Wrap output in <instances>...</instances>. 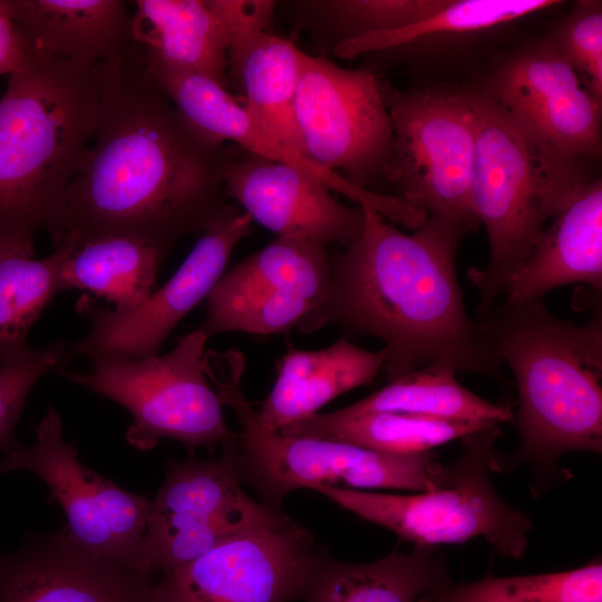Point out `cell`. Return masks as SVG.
<instances>
[{"label": "cell", "instance_id": "6da1fadb", "mask_svg": "<svg viewBox=\"0 0 602 602\" xmlns=\"http://www.w3.org/2000/svg\"><path fill=\"white\" fill-rule=\"evenodd\" d=\"M169 101L136 47L103 65L96 142L47 230L56 246L128 235L168 251L232 210L221 201L216 143Z\"/></svg>", "mask_w": 602, "mask_h": 602}, {"label": "cell", "instance_id": "7a4b0ae2", "mask_svg": "<svg viewBox=\"0 0 602 602\" xmlns=\"http://www.w3.org/2000/svg\"><path fill=\"white\" fill-rule=\"evenodd\" d=\"M362 210L359 237L331 258L329 291L299 330L334 324L382 341L389 381L427 366L502 380L503 363L467 313L457 276L460 241L475 225L429 214L408 234Z\"/></svg>", "mask_w": 602, "mask_h": 602}, {"label": "cell", "instance_id": "3957f363", "mask_svg": "<svg viewBox=\"0 0 602 602\" xmlns=\"http://www.w3.org/2000/svg\"><path fill=\"white\" fill-rule=\"evenodd\" d=\"M477 324L517 383L513 421L521 443L513 463L526 462L546 475L567 453L601 454V305L576 324L551 313L542 300H503L479 313Z\"/></svg>", "mask_w": 602, "mask_h": 602}, {"label": "cell", "instance_id": "277c9868", "mask_svg": "<svg viewBox=\"0 0 602 602\" xmlns=\"http://www.w3.org/2000/svg\"><path fill=\"white\" fill-rule=\"evenodd\" d=\"M103 65L42 55L0 98V247L33 255L96 135Z\"/></svg>", "mask_w": 602, "mask_h": 602}, {"label": "cell", "instance_id": "5b68a950", "mask_svg": "<svg viewBox=\"0 0 602 602\" xmlns=\"http://www.w3.org/2000/svg\"><path fill=\"white\" fill-rule=\"evenodd\" d=\"M459 91L476 132L472 210L489 244L486 268L472 266L467 273L483 313L503 294L545 223L594 178L583 161L562 155L477 85Z\"/></svg>", "mask_w": 602, "mask_h": 602}, {"label": "cell", "instance_id": "8992f818", "mask_svg": "<svg viewBox=\"0 0 602 602\" xmlns=\"http://www.w3.org/2000/svg\"><path fill=\"white\" fill-rule=\"evenodd\" d=\"M204 367L222 405L232 409L241 426L236 454L240 478L254 486L266 505L281 509L289 493L319 486L419 493L438 485L441 463L433 450L395 455L264 428L241 387L245 369L241 351L206 350Z\"/></svg>", "mask_w": 602, "mask_h": 602}, {"label": "cell", "instance_id": "52a82bcc", "mask_svg": "<svg viewBox=\"0 0 602 602\" xmlns=\"http://www.w3.org/2000/svg\"><path fill=\"white\" fill-rule=\"evenodd\" d=\"M498 423L462 438L463 450L441 464L439 483L410 495L319 486L313 491L414 546L463 544L482 537L499 555L522 559L533 523L508 505L491 482Z\"/></svg>", "mask_w": 602, "mask_h": 602}, {"label": "cell", "instance_id": "ba28073f", "mask_svg": "<svg viewBox=\"0 0 602 602\" xmlns=\"http://www.w3.org/2000/svg\"><path fill=\"white\" fill-rule=\"evenodd\" d=\"M206 341L196 329L165 355L101 359L90 372L65 376L129 411L133 421L125 437L136 449L151 450L162 438H172L190 455L200 447L213 453L237 446L239 435L229 429L224 406L205 372Z\"/></svg>", "mask_w": 602, "mask_h": 602}, {"label": "cell", "instance_id": "9c48e42d", "mask_svg": "<svg viewBox=\"0 0 602 602\" xmlns=\"http://www.w3.org/2000/svg\"><path fill=\"white\" fill-rule=\"evenodd\" d=\"M237 450L239 445L207 460H167L164 482L149 505L139 572L157 577L234 537L293 520L244 492Z\"/></svg>", "mask_w": 602, "mask_h": 602}, {"label": "cell", "instance_id": "30bf717a", "mask_svg": "<svg viewBox=\"0 0 602 602\" xmlns=\"http://www.w3.org/2000/svg\"><path fill=\"white\" fill-rule=\"evenodd\" d=\"M381 88L394 135L383 176L395 196L426 215H453L475 225V122L459 89Z\"/></svg>", "mask_w": 602, "mask_h": 602}, {"label": "cell", "instance_id": "8fae6325", "mask_svg": "<svg viewBox=\"0 0 602 602\" xmlns=\"http://www.w3.org/2000/svg\"><path fill=\"white\" fill-rule=\"evenodd\" d=\"M35 433L31 445L18 444L4 453L0 473L28 470L39 476L50 492L48 502L65 513L60 531L71 544L93 557L138 571L151 502L82 465L75 444L65 440L61 417L52 406Z\"/></svg>", "mask_w": 602, "mask_h": 602}, {"label": "cell", "instance_id": "7c38bea8", "mask_svg": "<svg viewBox=\"0 0 602 602\" xmlns=\"http://www.w3.org/2000/svg\"><path fill=\"white\" fill-rule=\"evenodd\" d=\"M293 113L309 159L363 188L383 174L394 135L373 74L301 51Z\"/></svg>", "mask_w": 602, "mask_h": 602}, {"label": "cell", "instance_id": "4fadbf2b", "mask_svg": "<svg viewBox=\"0 0 602 602\" xmlns=\"http://www.w3.org/2000/svg\"><path fill=\"white\" fill-rule=\"evenodd\" d=\"M251 225L246 213L229 211L203 232L172 278L133 308L116 310L88 298L79 301L77 309L90 322V330L69 347V355L86 357L93 362L158 355L176 324L207 298Z\"/></svg>", "mask_w": 602, "mask_h": 602}, {"label": "cell", "instance_id": "5bb4252c", "mask_svg": "<svg viewBox=\"0 0 602 602\" xmlns=\"http://www.w3.org/2000/svg\"><path fill=\"white\" fill-rule=\"evenodd\" d=\"M315 552L311 532L294 520L247 533L157 576L151 602H293Z\"/></svg>", "mask_w": 602, "mask_h": 602}, {"label": "cell", "instance_id": "9a60e30c", "mask_svg": "<svg viewBox=\"0 0 602 602\" xmlns=\"http://www.w3.org/2000/svg\"><path fill=\"white\" fill-rule=\"evenodd\" d=\"M477 86L565 157L600 155L601 103L547 38L499 58Z\"/></svg>", "mask_w": 602, "mask_h": 602}, {"label": "cell", "instance_id": "2e32d148", "mask_svg": "<svg viewBox=\"0 0 602 602\" xmlns=\"http://www.w3.org/2000/svg\"><path fill=\"white\" fill-rule=\"evenodd\" d=\"M145 67L185 120L211 142L232 140L253 156L289 165L368 207L394 224L414 227L419 213L398 197L358 186L328 171L270 134L217 82L188 71L144 61Z\"/></svg>", "mask_w": 602, "mask_h": 602}, {"label": "cell", "instance_id": "e0dca14e", "mask_svg": "<svg viewBox=\"0 0 602 602\" xmlns=\"http://www.w3.org/2000/svg\"><path fill=\"white\" fill-rule=\"evenodd\" d=\"M222 181L252 222L279 236L348 246L362 231V207L338 202L326 185L289 165L253 156L223 166Z\"/></svg>", "mask_w": 602, "mask_h": 602}, {"label": "cell", "instance_id": "ac0fdd59", "mask_svg": "<svg viewBox=\"0 0 602 602\" xmlns=\"http://www.w3.org/2000/svg\"><path fill=\"white\" fill-rule=\"evenodd\" d=\"M154 581L84 553L61 531L0 552V602H151Z\"/></svg>", "mask_w": 602, "mask_h": 602}, {"label": "cell", "instance_id": "d6986e66", "mask_svg": "<svg viewBox=\"0 0 602 602\" xmlns=\"http://www.w3.org/2000/svg\"><path fill=\"white\" fill-rule=\"evenodd\" d=\"M544 227L509 278L504 300H542L552 289L585 284L602 291V183L589 182Z\"/></svg>", "mask_w": 602, "mask_h": 602}, {"label": "cell", "instance_id": "ffe728a7", "mask_svg": "<svg viewBox=\"0 0 602 602\" xmlns=\"http://www.w3.org/2000/svg\"><path fill=\"white\" fill-rule=\"evenodd\" d=\"M20 31L45 56L82 66L127 58L132 13L119 0H8Z\"/></svg>", "mask_w": 602, "mask_h": 602}, {"label": "cell", "instance_id": "44dd1931", "mask_svg": "<svg viewBox=\"0 0 602 602\" xmlns=\"http://www.w3.org/2000/svg\"><path fill=\"white\" fill-rule=\"evenodd\" d=\"M385 350L360 348L346 338L318 350L290 348L276 380L256 410L264 428L280 431L319 412L328 402L371 382L383 369Z\"/></svg>", "mask_w": 602, "mask_h": 602}, {"label": "cell", "instance_id": "7402d4cb", "mask_svg": "<svg viewBox=\"0 0 602 602\" xmlns=\"http://www.w3.org/2000/svg\"><path fill=\"white\" fill-rule=\"evenodd\" d=\"M134 43L145 61L226 85L229 33L208 0H136Z\"/></svg>", "mask_w": 602, "mask_h": 602}, {"label": "cell", "instance_id": "603a6c76", "mask_svg": "<svg viewBox=\"0 0 602 602\" xmlns=\"http://www.w3.org/2000/svg\"><path fill=\"white\" fill-rule=\"evenodd\" d=\"M453 581L437 547L398 550L375 562L338 561L317 548L300 600L303 602H417Z\"/></svg>", "mask_w": 602, "mask_h": 602}, {"label": "cell", "instance_id": "cb8c5ba5", "mask_svg": "<svg viewBox=\"0 0 602 602\" xmlns=\"http://www.w3.org/2000/svg\"><path fill=\"white\" fill-rule=\"evenodd\" d=\"M167 252L151 241L128 235L74 242L61 269L62 289L89 291L116 310L133 308L153 292Z\"/></svg>", "mask_w": 602, "mask_h": 602}, {"label": "cell", "instance_id": "d4e9b609", "mask_svg": "<svg viewBox=\"0 0 602 602\" xmlns=\"http://www.w3.org/2000/svg\"><path fill=\"white\" fill-rule=\"evenodd\" d=\"M494 423L398 412L347 416L334 410L318 412L279 433L343 441L387 454L414 455L431 452L435 447L462 439Z\"/></svg>", "mask_w": 602, "mask_h": 602}, {"label": "cell", "instance_id": "484cf974", "mask_svg": "<svg viewBox=\"0 0 602 602\" xmlns=\"http://www.w3.org/2000/svg\"><path fill=\"white\" fill-rule=\"evenodd\" d=\"M300 56L291 41L266 30L230 48L229 64L241 76L249 113L275 138L304 155L293 113Z\"/></svg>", "mask_w": 602, "mask_h": 602}, {"label": "cell", "instance_id": "4316f807", "mask_svg": "<svg viewBox=\"0 0 602 602\" xmlns=\"http://www.w3.org/2000/svg\"><path fill=\"white\" fill-rule=\"evenodd\" d=\"M74 247L65 240L50 255L36 260L0 247V365L31 357L37 348L27 336L42 310L61 291V269Z\"/></svg>", "mask_w": 602, "mask_h": 602}, {"label": "cell", "instance_id": "83f0119b", "mask_svg": "<svg viewBox=\"0 0 602 602\" xmlns=\"http://www.w3.org/2000/svg\"><path fill=\"white\" fill-rule=\"evenodd\" d=\"M338 411L347 416L398 412L498 424L513 421L514 417L508 406L477 396L458 382L454 370L440 366L407 372Z\"/></svg>", "mask_w": 602, "mask_h": 602}, {"label": "cell", "instance_id": "f1b7e54d", "mask_svg": "<svg viewBox=\"0 0 602 602\" xmlns=\"http://www.w3.org/2000/svg\"><path fill=\"white\" fill-rule=\"evenodd\" d=\"M557 4H561V1L449 0L444 8L411 26L346 38L337 45L334 54L343 58H353L370 51L424 46L440 39L456 40L479 36Z\"/></svg>", "mask_w": 602, "mask_h": 602}, {"label": "cell", "instance_id": "f546056e", "mask_svg": "<svg viewBox=\"0 0 602 602\" xmlns=\"http://www.w3.org/2000/svg\"><path fill=\"white\" fill-rule=\"evenodd\" d=\"M331 256L314 241L279 236L224 272L210 294L230 297L262 290H291L320 303L331 283Z\"/></svg>", "mask_w": 602, "mask_h": 602}, {"label": "cell", "instance_id": "4dcf8cb0", "mask_svg": "<svg viewBox=\"0 0 602 602\" xmlns=\"http://www.w3.org/2000/svg\"><path fill=\"white\" fill-rule=\"evenodd\" d=\"M417 602H602V562L595 559L560 572L450 581Z\"/></svg>", "mask_w": 602, "mask_h": 602}, {"label": "cell", "instance_id": "1f68e13d", "mask_svg": "<svg viewBox=\"0 0 602 602\" xmlns=\"http://www.w3.org/2000/svg\"><path fill=\"white\" fill-rule=\"evenodd\" d=\"M546 38L575 70L591 95L602 103L601 1H576Z\"/></svg>", "mask_w": 602, "mask_h": 602}, {"label": "cell", "instance_id": "d6a6232c", "mask_svg": "<svg viewBox=\"0 0 602 602\" xmlns=\"http://www.w3.org/2000/svg\"><path fill=\"white\" fill-rule=\"evenodd\" d=\"M68 357L69 347L58 341L37 348L36 352L25 360L0 365V450L3 454L19 444L14 429L33 386Z\"/></svg>", "mask_w": 602, "mask_h": 602}, {"label": "cell", "instance_id": "836d02e7", "mask_svg": "<svg viewBox=\"0 0 602 602\" xmlns=\"http://www.w3.org/2000/svg\"><path fill=\"white\" fill-rule=\"evenodd\" d=\"M449 0H346L331 2L350 37L401 29L444 8Z\"/></svg>", "mask_w": 602, "mask_h": 602}, {"label": "cell", "instance_id": "e575fe53", "mask_svg": "<svg viewBox=\"0 0 602 602\" xmlns=\"http://www.w3.org/2000/svg\"><path fill=\"white\" fill-rule=\"evenodd\" d=\"M41 56L18 28L9 1L0 0V75L25 70Z\"/></svg>", "mask_w": 602, "mask_h": 602}]
</instances>
